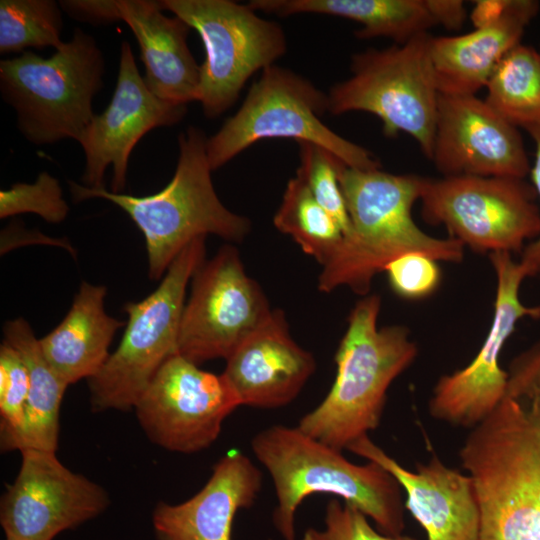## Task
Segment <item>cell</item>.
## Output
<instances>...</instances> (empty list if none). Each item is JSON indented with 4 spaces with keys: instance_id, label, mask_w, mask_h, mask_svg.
I'll list each match as a JSON object with an SVG mask.
<instances>
[{
    "instance_id": "cell-1",
    "label": "cell",
    "mask_w": 540,
    "mask_h": 540,
    "mask_svg": "<svg viewBox=\"0 0 540 540\" xmlns=\"http://www.w3.org/2000/svg\"><path fill=\"white\" fill-rule=\"evenodd\" d=\"M425 177L393 174L380 168L363 170L342 164L339 182L350 219V229L335 255L322 267L319 291L348 287L369 294L373 278L397 257L417 252L437 261L457 263L464 245L451 237L437 238L413 220Z\"/></svg>"
},
{
    "instance_id": "cell-2",
    "label": "cell",
    "mask_w": 540,
    "mask_h": 540,
    "mask_svg": "<svg viewBox=\"0 0 540 540\" xmlns=\"http://www.w3.org/2000/svg\"><path fill=\"white\" fill-rule=\"evenodd\" d=\"M380 309L377 294L363 296L352 308L335 354L334 382L297 425L340 451L379 426L390 385L418 354L406 326L378 327Z\"/></svg>"
},
{
    "instance_id": "cell-3",
    "label": "cell",
    "mask_w": 540,
    "mask_h": 540,
    "mask_svg": "<svg viewBox=\"0 0 540 540\" xmlns=\"http://www.w3.org/2000/svg\"><path fill=\"white\" fill-rule=\"evenodd\" d=\"M251 448L272 477L277 498L273 521L285 540H295L296 510L315 493L338 496L374 520L383 534L401 535V486L379 464H354L297 426H270L252 438Z\"/></svg>"
},
{
    "instance_id": "cell-4",
    "label": "cell",
    "mask_w": 540,
    "mask_h": 540,
    "mask_svg": "<svg viewBox=\"0 0 540 540\" xmlns=\"http://www.w3.org/2000/svg\"><path fill=\"white\" fill-rule=\"evenodd\" d=\"M207 137L189 126L178 136L174 175L160 191L146 196L91 189L69 181L74 202L102 198L126 212L143 233L148 276L162 278L179 253L193 240L215 235L239 243L251 230L248 218L229 210L219 199L211 178Z\"/></svg>"
},
{
    "instance_id": "cell-5",
    "label": "cell",
    "mask_w": 540,
    "mask_h": 540,
    "mask_svg": "<svg viewBox=\"0 0 540 540\" xmlns=\"http://www.w3.org/2000/svg\"><path fill=\"white\" fill-rule=\"evenodd\" d=\"M459 456L477 496L479 540H540V452L522 404L506 395Z\"/></svg>"
},
{
    "instance_id": "cell-6",
    "label": "cell",
    "mask_w": 540,
    "mask_h": 540,
    "mask_svg": "<svg viewBox=\"0 0 540 540\" xmlns=\"http://www.w3.org/2000/svg\"><path fill=\"white\" fill-rule=\"evenodd\" d=\"M105 61L95 38L75 28L72 38L43 58L33 51L0 61V93L16 112L20 134L35 145L79 141L95 116Z\"/></svg>"
},
{
    "instance_id": "cell-7",
    "label": "cell",
    "mask_w": 540,
    "mask_h": 540,
    "mask_svg": "<svg viewBox=\"0 0 540 540\" xmlns=\"http://www.w3.org/2000/svg\"><path fill=\"white\" fill-rule=\"evenodd\" d=\"M431 38L425 33L404 44L355 53L351 76L327 93L328 112L371 113L380 119L385 136L410 135L431 160L440 95L430 54Z\"/></svg>"
},
{
    "instance_id": "cell-8",
    "label": "cell",
    "mask_w": 540,
    "mask_h": 540,
    "mask_svg": "<svg viewBox=\"0 0 540 540\" xmlns=\"http://www.w3.org/2000/svg\"><path fill=\"white\" fill-rule=\"evenodd\" d=\"M326 112V93L296 72L271 65L262 70L237 112L207 138L209 165L217 170L260 140L288 138L318 145L352 168H380L367 149L338 135L321 120Z\"/></svg>"
},
{
    "instance_id": "cell-9",
    "label": "cell",
    "mask_w": 540,
    "mask_h": 540,
    "mask_svg": "<svg viewBox=\"0 0 540 540\" xmlns=\"http://www.w3.org/2000/svg\"><path fill=\"white\" fill-rule=\"evenodd\" d=\"M205 241L200 237L188 244L150 295L124 305L128 321L120 343L87 380L92 411L134 408L159 368L177 354L187 286L205 262Z\"/></svg>"
},
{
    "instance_id": "cell-10",
    "label": "cell",
    "mask_w": 540,
    "mask_h": 540,
    "mask_svg": "<svg viewBox=\"0 0 540 540\" xmlns=\"http://www.w3.org/2000/svg\"><path fill=\"white\" fill-rule=\"evenodd\" d=\"M164 8L194 28L205 48L197 101L207 118L231 108L248 79L287 51L282 26L231 0H162Z\"/></svg>"
},
{
    "instance_id": "cell-11",
    "label": "cell",
    "mask_w": 540,
    "mask_h": 540,
    "mask_svg": "<svg viewBox=\"0 0 540 540\" xmlns=\"http://www.w3.org/2000/svg\"><path fill=\"white\" fill-rule=\"evenodd\" d=\"M532 184L496 176L425 178L420 196L426 222L477 253L518 252L540 236Z\"/></svg>"
},
{
    "instance_id": "cell-12",
    "label": "cell",
    "mask_w": 540,
    "mask_h": 540,
    "mask_svg": "<svg viewBox=\"0 0 540 540\" xmlns=\"http://www.w3.org/2000/svg\"><path fill=\"white\" fill-rule=\"evenodd\" d=\"M272 312L260 285L246 273L238 250L225 245L192 277L177 354L197 365L226 360Z\"/></svg>"
},
{
    "instance_id": "cell-13",
    "label": "cell",
    "mask_w": 540,
    "mask_h": 540,
    "mask_svg": "<svg viewBox=\"0 0 540 540\" xmlns=\"http://www.w3.org/2000/svg\"><path fill=\"white\" fill-rule=\"evenodd\" d=\"M240 406L223 373L204 371L174 354L159 368L134 408L153 443L190 454L215 442L224 420Z\"/></svg>"
},
{
    "instance_id": "cell-14",
    "label": "cell",
    "mask_w": 540,
    "mask_h": 540,
    "mask_svg": "<svg viewBox=\"0 0 540 540\" xmlns=\"http://www.w3.org/2000/svg\"><path fill=\"white\" fill-rule=\"evenodd\" d=\"M489 258L497 285L487 336L467 366L438 380L429 403L432 417L456 426L475 427L506 397L508 372L501 368V351L521 319L540 318V305L527 306L520 299L521 284L529 277L524 265L508 252Z\"/></svg>"
},
{
    "instance_id": "cell-15",
    "label": "cell",
    "mask_w": 540,
    "mask_h": 540,
    "mask_svg": "<svg viewBox=\"0 0 540 540\" xmlns=\"http://www.w3.org/2000/svg\"><path fill=\"white\" fill-rule=\"evenodd\" d=\"M21 465L0 502L6 540H53L106 510L107 492L65 467L55 452L21 450Z\"/></svg>"
},
{
    "instance_id": "cell-16",
    "label": "cell",
    "mask_w": 540,
    "mask_h": 540,
    "mask_svg": "<svg viewBox=\"0 0 540 540\" xmlns=\"http://www.w3.org/2000/svg\"><path fill=\"white\" fill-rule=\"evenodd\" d=\"M186 113L187 105L162 100L148 89L129 42L123 41L111 101L101 114H95L78 141L85 156L82 185L105 188L104 175L112 166L111 191L123 193L129 157L137 142L154 128L179 123Z\"/></svg>"
},
{
    "instance_id": "cell-17",
    "label": "cell",
    "mask_w": 540,
    "mask_h": 540,
    "mask_svg": "<svg viewBox=\"0 0 540 540\" xmlns=\"http://www.w3.org/2000/svg\"><path fill=\"white\" fill-rule=\"evenodd\" d=\"M431 161L443 176L525 179L531 169L518 128L476 95H439Z\"/></svg>"
},
{
    "instance_id": "cell-18",
    "label": "cell",
    "mask_w": 540,
    "mask_h": 540,
    "mask_svg": "<svg viewBox=\"0 0 540 540\" xmlns=\"http://www.w3.org/2000/svg\"><path fill=\"white\" fill-rule=\"evenodd\" d=\"M347 450L379 464L398 481L407 496L405 508L425 529L427 540H479L480 511L469 475L446 466L437 456L410 471L368 435Z\"/></svg>"
},
{
    "instance_id": "cell-19",
    "label": "cell",
    "mask_w": 540,
    "mask_h": 540,
    "mask_svg": "<svg viewBox=\"0 0 540 540\" xmlns=\"http://www.w3.org/2000/svg\"><path fill=\"white\" fill-rule=\"evenodd\" d=\"M315 369L314 356L295 342L284 312L275 309L226 359L223 375L242 405L275 409L291 403Z\"/></svg>"
},
{
    "instance_id": "cell-20",
    "label": "cell",
    "mask_w": 540,
    "mask_h": 540,
    "mask_svg": "<svg viewBox=\"0 0 540 540\" xmlns=\"http://www.w3.org/2000/svg\"><path fill=\"white\" fill-rule=\"evenodd\" d=\"M262 481V472L249 457L229 451L190 499L156 505L152 523L157 540H231L235 514L254 504Z\"/></svg>"
},
{
    "instance_id": "cell-21",
    "label": "cell",
    "mask_w": 540,
    "mask_h": 540,
    "mask_svg": "<svg viewBox=\"0 0 540 540\" xmlns=\"http://www.w3.org/2000/svg\"><path fill=\"white\" fill-rule=\"evenodd\" d=\"M539 3L505 0L502 10L458 36L431 38L430 54L440 94L476 95L500 60L518 45Z\"/></svg>"
},
{
    "instance_id": "cell-22",
    "label": "cell",
    "mask_w": 540,
    "mask_h": 540,
    "mask_svg": "<svg viewBox=\"0 0 540 540\" xmlns=\"http://www.w3.org/2000/svg\"><path fill=\"white\" fill-rule=\"evenodd\" d=\"M118 5L138 42L148 89L174 104L197 101L200 66L187 44L190 26L165 15L162 0H118Z\"/></svg>"
},
{
    "instance_id": "cell-23",
    "label": "cell",
    "mask_w": 540,
    "mask_h": 540,
    "mask_svg": "<svg viewBox=\"0 0 540 540\" xmlns=\"http://www.w3.org/2000/svg\"><path fill=\"white\" fill-rule=\"evenodd\" d=\"M105 296V286L82 282L63 320L39 339L46 360L68 385L102 368L115 333L125 325L105 312Z\"/></svg>"
},
{
    "instance_id": "cell-24",
    "label": "cell",
    "mask_w": 540,
    "mask_h": 540,
    "mask_svg": "<svg viewBox=\"0 0 540 540\" xmlns=\"http://www.w3.org/2000/svg\"><path fill=\"white\" fill-rule=\"evenodd\" d=\"M255 11L286 17L324 14L361 25L359 39L384 37L404 44L438 25L430 0H251Z\"/></svg>"
},
{
    "instance_id": "cell-25",
    "label": "cell",
    "mask_w": 540,
    "mask_h": 540,
    "mask_svg": "<svg viewBox=\"0 0 540 540\" xmlns=\"http://www.w3.org/2000/svg\"><path fill=\"white\" fill-rule=\"evenodd\" d=\"M4 340L23 359L29 374V395L25 426L17 450L38 449L55 452L59 437V414L69 386L51 367L42 353L39 339L22 317L3 326Z\"/></svg>"
},
{
    "instance_id": "cell-26",
    "label": "cell",
    "mask_w": 540,
    "mask_h": 540,
    "mask_svg": "<svg viewBox=\"0 0 540 540\" xmlns=\"http://www.w3.org/2000/svg\"><path fill=\"white\" fill-rule=\"evenodd\" d=\"M485 101L505 120L525 130L540 127V51L519 43L498 63Z\"/></svg>"
},
{
    "instance_id": "cell-27",
    "label": "cell",
    "mask_w": 540,
    "mask_h": 540,
    "mask_svg": "<svg viewBox=\"0 0 540 540\" xmlns=\"http://www.w3.org/2000/svg\"><path fill=\"white\" fill-rule=\"evenodd\" d=\"M273 223L322 267L335 255L344 238L338 222L297 175L288 181Z\"/></svg>"
},
{
    "instance_id": "cell-28",
    "label": "cell",
    "mask_w": 540,
    "mask_h": 540,
    "mask_svg": "<svg viewBox=\"0 0 540 540\" xmlns=\"http://www.w3.org/2000/svg\"><path fill=\"white\" fill-rule=\"evenodd\" d=\"M62 9L54 0H1L0 53L58 49L64 41Z\"/></svg>"
},
{
    "instance_id": "cell-29",
    "label": "cell",
    "mask_w": 540,
    "mask_h": 540,
    "mask_svg": "<svg viewBox=\"0 0 540 540\" xmlns=\"http://www.w3.org/2000/svg\"><path fill=\"white\" fill-rule=\"evenodd\" d=\"M299 167L296 175L308 186L317 202L338 222L344 236L350 219L339 182V170L345 164L328 150L310 142H297Z\"/></svg>"
},
{
    "instance_id": "cell-30",
    "label": "cell",
    "mask_w": 540,
    "mask_h": 540,
    "mask_svg": "<svg viewBox=\"0 0 540 540\" xmlns=\"http://www.w3.org/2000/svg\"><path fill=\"white\" fill-rule=\"evenodd\" d=\"M29 374L17 350L3 341L0 346V434L4 451L17 450L25 426Z\"/></svg>"
},
{
    "instance_id": "cell-31",
    "label": "cell",
    "mask_w": 540,
    "mask_h": 540,
    "mask_svg": "<svg viewBox=\"0 0 540 540\" xmlns=\"http://www.w3.org/2000/svg\"><path fill=\"white\" fill-rule=\"evenodd\" d=\"M33 213L48 223H60L69 213L59 181L47 171L33 183L18 182L0 191V218Z\"/></svg>"
},
{
    "instance_id": "cell-32",
    "label": "cell",
    "mask_w": 540,
    "mask_h": 540,
    "mask_svg": "<svg viewBox=\"0 0 540 540\" xmlns=\"http://www.w3.org/2000/svg\"><path fill=\"white\" fill-rule=\"evenodd\" d=\"M436 259L417 252L401 255L384 269L392 291L406 300L431 296L441 284L442 273Z\"/></svg>"
},
{
    "instance_id": "cell-33",
    "label": "cell",
    "mask_w": 540,
    "mask_h": 540,
    "mask_svg": "<svg viewBox=\"0 0 540 540\" xmlns=\"http://www.w3.org/2000/svg\"><path fill=\"white\" fill-rule=\"evenodd\" d=\"M325 528H308L302 540H416L410 536L378 533L357 507L331 499L325 510Z\"/></svg>"
},
{
    "instance_id": "cell-34",
    "label": "cell",
    "mask_w": 540,
    "mask_h": 540,
    "mask_svg": "<svg viewBox=\"0 0 540 540\" xmlns=\"http://www.w3.org/2000/svg\"><path fill=\"white\" fill-rule=\"evenodd\" d=\"M63 12L76 21L107 25L122 21L118 0H61Z\"/></svg>"
},
{
    "instance_id": "cell-35",
    "label": "cell",
    "mask_w": 540,
    "mask_h": 540,
    "mask_svg": "<svg viewBox=\"0 0 540 540\" xmlns=\"http://www.w3.org/2000/svg\"><path fill=\"white\" fill-rule=\"evenodd\" d=\"M526 131L531 136L535 146L534 162L531 165L529 175L537 197L540 198V127L530 128ZM521 253L520 262L528 271L529 277L540 275V236L528 243Z\"/></svg>"
},
{
    "instance_id": "cell-36",
    "label": "cell",
    "mask_w": 540,
    "mask_h": 540,
    "mask_svg": "<svg viewBox=\"0 0 540 540\" xmlns=\"http://www.w3.org/2000/svg\"><path fill=\"white\" fill-rule=\"evenodd\" d=\"M431 9L438 25L446 29H458L465 21L466 9L460 0H430Z\"/></svg>"
},
{
    "instance_id": "cell-37",
    "label": "cell",
    "mask_w": 540,
    "mask_h": 540,
    "mask_svg": "<svg viewBox=\"0 0 540 540\" xmlns=\"http://www.w3.org/2000/svg\"><path fill=\"white\" fill-rule=\"evenodd\" d=\"M530 421H531V423H532V425H533V427L535 429V432H536L537 442H538V447H539V452H540V424H537V423L533 422L531 419H530Z\"/></svg>"
}]
</instances>
